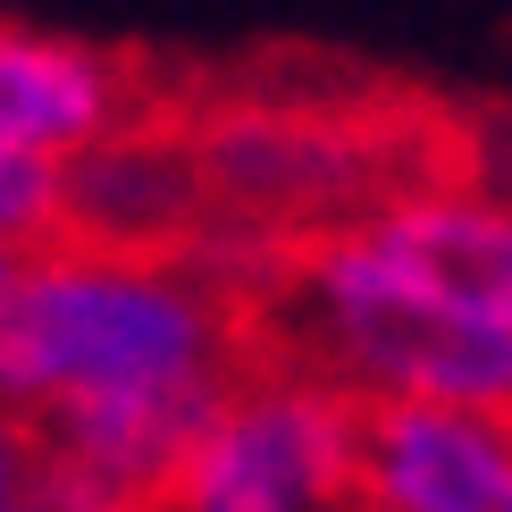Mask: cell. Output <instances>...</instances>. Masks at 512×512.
<instances>
[{"label": "cell", "mask_w": 512, "mask_h": 512, "mask_svg": "<svg viewBox=\"0 0 512 512\" xmlns=\"http://www.w3.org/2000/svg\"><path fill=\"white\" fill-rule=\"evenodd\" d=\"M236 378H252L236 294L185 261L51 244L26 252L17 286L0 294V412L26 429L76 403L185 395Z\"/></svg>", "instance_id": "6da1fadb"}, {"label": "cell", "mask_w": 512, "mask_h": 512, "mask_svg": "<svg viewBox=\"0 0 512 512\" xmlns=\"http://www.w3.org/2000/svg\"><path fill=\"white\" fill-rule=\"evenodd\" d=\"M361 395L336 378H244L152 512H353Z\"/></svg>", "instance_id": "7a4b0ae2"}, {"label": "cell", "mask_w": 512, "mask_h": 512, "mask_svg": "<svg viewBox=\"0 0 512 512\" xmlns=\"http://www.w3.org/2000/svg\"><path fill=\"white\" fill-rule=\"evenodd\" d=\"M202 177L236 219H336L378 194L387 177V143L353 135V126L319 118V110H236L194 126Z\"/></svg>", "instance_id": "3957f363"}, {"label": "cell", "mask_w": 512, "mask_h": 512, "mask_svg": "<svg viewBox=\"0 0 512 512\" xmlns=\"http://www.w3.org/2000/svg\"><path fill=\"white\" fill-rule=\"evenodd\" d=\"M210 219H219V194L202 177V152L177 135L126 126V135L68 160V244L185 261Z\"/></svg>", "instance_id": "277c9868"}, {"label": "cell", "mask_w": 512, "mask_h": 512, "mask_svg": "<svg viewBox=\"0 0 512 512\" xmlns=\"http://www.w3.org/2000/svg\"><path fill=\"white\" fill-rule=\"evenodd\" d=\"M361 496L387 512H512V420L361 395Z\"/></svg>", "instance_id": "5b68a950"}, {"label": "cell", "mask_w": 512, "mask_h": 512, "mask_svg": "<svg viewBox=\"0 0 512 512\" xmlns=\"http://www.w3.org/2000/svg\"><path fill=\"white\" fill-rule=\"evenodd\" d=\"M361 261L395 286L429 294V303H454L487 319V328L512 336V210L496 202H462V194H412L378 219L336 227Z\"/></svg>", "instance_id": "8992f818"}, {"label": "cell", "mask_w": 512, "mask_h": 512, "mask_svg": "<svg viewBox=\"0 0 512 512\" xmlns=\"http://www.w3.org/2000/svg\"><path fill=\"white\" fill-rule=\"evenodd\" d=\"M126 110H135V84L110 51L0 17V152L68 168L76 152L126 135Z\"/></svg>", "instance_id": "52a82bcc"}, {"label": "cell", "mask_w": 512, "mask_h": 512, "mask_svg": "<svg viewBox=\"0 0 512 512\" xmlns=\"http://www.w3.org/2000/svg\"><path fill=\"white\" fill-rule=\"evenodd\" d=\"M0 244H9V252L68 244V168H59V160L0 152Z\"/></svg>", "instance_id": "ba28073f"}, {"label": "cell", "mask_w": 512, "mask_h": 512, "mask_svg": "<svg viewBox=\"0 0 512 512\" xmlns=\"http://www.w3.org/2000/svg\"><path fill=\"white\" fill-rule=\"evenodd\" d=\"M0 487H34V429L0 420Z\"/></svg>", "instance_id": "9c48e42d"}, {"label": "cell", "mask_w": 512, "mask_h": 512, "mask_svg": "<svg viewBox=\"0 0 512 512\" xmlns=\"http://www.w3.org/2000/svg\"><path fill=\"white\" fill-rule=\"evenodd\" d=\"M17 269H26V252H9V244H0V294L17 286Z\"/></svg>", "instance_id": "30bf717a"}, {"label": "cell", "mask_w": 512, "mask_h": 512, "mask_svg": "<svg viewBox=\"0 0 512 512\" xmlns=\"http://www.w3.org/2000/svg\"><path fill=\"white\" fill-rule=\"evenodd\" d=\"M0 512H34V487H0Z\"/></svg>", "instance_id": "8fae6325"}, {"label": "cell", "mask_w": 512, "mask_h": 512, "mask_svg": "<svg viewBox=\"0 0 512 512\" xmlns=\"http://www.w3.org/2000/svg\"><path fill=\"white\" fill-rule=\"evenodd\" d=\"M353 512H387V504H370V496H361V504H353Z\"/></svg>", "instance_id": "7c38bea8"}]
</instances>
